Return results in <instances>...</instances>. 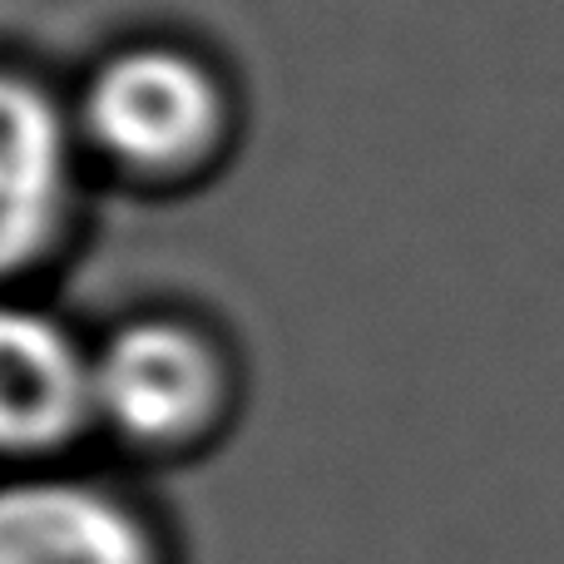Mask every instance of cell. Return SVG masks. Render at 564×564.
I'll return each instance as SVG.
<instances>
[{
  "instance_id": "277c9868",
  "label": "cell",
  "mask_w": 564,
  "mask_h": 564,
  "mask_svg": "<svg viewBox=\"0 0 564 564\" xmlns=\"http://www.w3.org/2000/svg\"><path fill=\"white\" fill-rule=\"evenodd\" d=\"M95 397V371L45 317L0 307V446H40L65 436Z\"/></svg>"
},
{
  "instance_id": "5b68a950",
  "label": "cell",
  "mask_w": 564,
  "mask_h": 564,
  "mask_svg": "<svg viewBox=\"0 0 564 564\" xmlns=\"http://www.w3.org/2000/svg\"><path fill=\"white\" fill-rule=\"evenodd\" d=\"M0 564H149L124 510L75 486L0 490Z\"/></svg>"
},
{
  "instance_id": "3957f363",
  "label": "cell",
  "mask_w": 564,
  "mask_h": 564,
  "mask_svg": "<svg viewBox=\"0 0 564 564\" xmlns=\"http://www.w3.org/2000/svg\"><path fill=\"white\" fill-rule=\"evenodd\" d=\"M65 204V129L40 89L0 75V268L30 258Z\"/></svg>"
},
{
  "instance_id": "6da1fadb",
  "label": "cell",
  "mask_w": 564,
  "mask_h": 564,
  "mask_svg": "<svg viewBox=\"0 0 564 564\" xmlns=\"http://www.w3.org/2000/svg\"><path fill=\"white\" fill-rule=\"evenodd\" d=\"M218 119L204 69L169 50L124 55L89 89V124L115 154L134 164H174L194 154Z\"/></svg>"
},
{
  "instance_id": "7a4b0ae2",
  "label": "cell",
  "mask_w": 564,
  "mask_h": 564,
  "mask_svg": "<svg viewBox=\"0 0 564 564\" xmlns=\"http://www.w3.org/2000/svg\"><path fill=\"white\" fill-rule=\"evenodd\" d=\"M214 397L204 347L174 327H134L95 367V401L134 436H174L194 426Z\"/></svg>"
}]
</instances>
